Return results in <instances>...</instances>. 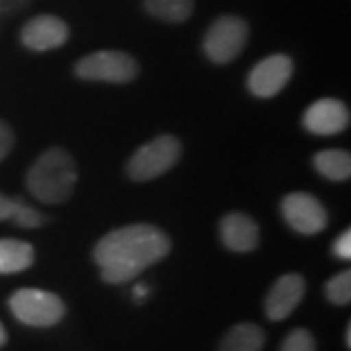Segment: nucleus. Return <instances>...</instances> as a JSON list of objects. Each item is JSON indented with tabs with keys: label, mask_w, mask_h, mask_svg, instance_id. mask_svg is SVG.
I'll return each mask as SVG.
<instances>
[{
	"label": "nucleus",
	"mask_w": 351,
	"mask_h": 351,
	"mask_svg": "<svg viewBox=\"0 0 351 351\" xmlns=\"http://www.w3.org/2000/svg\"><path fill=\"white\" fill-rule=\"evenodd\" d=\"M314 168L316 172L332 180V182H343L351 176V156L348 151L339 149H328V151L318 152L314 156Z\"/></svg>",
	"instance_id": "obj_15"
},
{
	"label": "nucleus",
	"mask_w": 351,
	"mask_h": 351,
	"mask_svg": "<svg viewBox=\"0 0 351 351\" xmlns=\"http://www.w3.org/2000/svg\"><path fill=\"white\" fill-rule=\"evenodd\" d=\"M14 133L12 129L8 127V123H4L2 119H0V160H4L10 151L14 149Z\"/></svg>",
	"instance_id": "obj_21"
},
{
	"label": "nucleus",
	"mask_w": 351,
	"mask_h": 351,
	"mask_svg": "<svg viewBox=\"0 0 351 351\" xmlns=\"http://www.w3.org/2000/svg\"><path fill=\"white\" fill-rule=\"evenodd\" d=\"M279 351H316L313 334L304 328H297L293 332H289V336L283 341Z\"/></svg>",
	"instance_id": "obj_19"
},
{
	"label": "nucleus",
	"mask_w": 351,
	"mask_h": 351,
	"mask_svg": "<svg viewBox=\"0 0 351 351\" xmlns=\"http://www.w3.org/2000/svg\"><path fill=\"white\" fill-rule=\"evenodd\" d=\"M324 293H326V299L332 304H338V306H346L351 301V271H339L338 276H334L326 285H324Z\"/></svg>",
	"instance_id": "obj_17"
},
{
	"label": "nucleus",
	"mask_w": 351,
	"mask_h": 351,
	"mask_svg": "<svg viewBox=\"0 0 351 351\" xmlns=\"http://www.w3.org/2000/svg\"><path fill=\"white\" fill-rule=\"evenodd\" d=\"M8 306L12 311L14 318L25 326H55L64 316V302L61 301V297L43 289H18L10 297Z\"/></svg>",
	"instance_id": "obj_3"
},
{
	"label": "nucleus",
	"mask_w": 351,
	"mask_h": 351,
	"mask_svg": "<svg viewBox=\"0 0 351 351\" xmlns=\"http://www.w3.org/2000/svg\"><path fill=\"white\" fill-rule=\"evenodd\" d=\"M29 0H0V12L10 14L16 10H22Z\"/></svg>",
	"instance_id": "obj_23"
},
{
	"label": "nucleus",
	"mask_w": 351,
	"mask_h": 351,
	"mask_svg": "<svg viewBox=\"0 0 351 351\" xmlns=\"http://www.w3.org/2000/svg\"><path fill=\"white\" fill-rule=\"evenodd\" d=\"M281 215L293 230L301 234H318L328 225L324 205L311 193L293 191L281 203Z\"/></svg>",
	"instance_id": "obj_7"
},
{
	"label": "nucleus",
	"mask_w": 351,
	"mask_h": 351,
	"mask_svg": "<svg viewBox=\"0 0 351 351\" xmlns=\"http://www.w3.org/2000/svg\"><path fill=\"white\" fill-rule=\"evenodd\" d=\"M346 346L351 348V324H348V330H346Z\"/></svg>",
	"instance_id": "obj_26"
},
{
	"label": "nucleus",
	"mask_w": 351,
	"mask_h": 351,
	"mask_svg": "<svg viewBox=\"0 0 351 351\" xmlns=\"http://www.w3.org/2000/svg\"><path fill=\"white\" fill-rule=\"evenodd\" d=\"M304 293H306L304 277L299 276V274L281 276L265 297V302H263L265 316L274 322L285 320L301 304Z\"/></svg>",
	"instance_id": "obj_9"
},
{
	"label": "nucleus",
	"mask_w": 351,
	"mask_h": 351,
	"mask_svg": "<svg viewBox=\"0 0 351 351\" xmlns=\"http://www.w3.org/2000/svg\"><path fill=\"white\" fill-rule=\"evenodd\" d=\"M265 343V334L258 324L240 322L226 332L219 346V351H262Z\"/></svg>",
	"instance_id": "obj_14"
},
{
	"label": "nucleus",
	"mask_w": 351,
	"mask_h": 351,
	"mask_svg": "<svg viewBox=\"0 0 351 351\" xmlns=\"http://www.w3.org/2000/svg\"><path fill=\"white\" fill-rule=\"evenodd\" d=\"M302 125L313 135H320V137L336 135L350 125V112L343 106V101L336 98H322L314 101L304 112Z\"/></svg>",
	"instance_id": "obj_10"
},
{
	"label": "nucleus",
	"mask_w": 351,
	"mask_h": 351,
	"mask_svg": "<svg viewBox=\"0 0 351 351\" xmlns=\"http://www.w3.org/2000/svg\"><path fill=\"white\" fill-rule=\"evenodd\" d=\"M182 156V143L172 135H160L138 147L127 162V174L135 182H149L172 170Z\"/></svg>",
	"instance_id": "obj_4"
},
{
	"label": "nucleus",
	"mask_w": 351,
	"mask_h": 351,
	"mask_svg": "<svg viewBox=\"0 0 351 351\" xmlns=\"http://www.w3.org/2000/svg\"><path fill=\"white\" fill-rule=\"evenodd\" d=\"M6 339H8V334H6V328L2 326V322H0V348L6 343Z\"/></svg>",
	"instance_id": "obj_25"
},
{
	"label": "nucleus",
	"mask_w": 351,
	"mask_h": 351,
	"mask_svg": "<svg viewBox=\"0 0 351 351\" xmlns=\"http://www.w3.org/2000/svg\"><path fill=\"white\" fill-rule=\"evenodd\" d=\"M36 252L34 246L24 240L0 239V274L10 276L20 274L34 265Z\"/></svg>",
	"instance_id": "obj_13"
},
{
	"label": "nucleus",
	"mask_w": 351,
	"mask_h": 351,
	"mask_svg": "<svg viewBox=\"0 0 351 351\" xmlns=\"http://www.w3.org/2000/svg\"><path fill=\"white\" fill-rule=\"evenodd\" d=\"M250 36L248 24L239 16H221L209 25L203 38L205 55L217 64L234 61L246 47Z\"/></svg>",
	"instance_id": "obj_5"
},
{
	"label": "nucleus",
	"mask_w": 351,
	"mask_h": 351,
	"mask_svg": "<svg viewBox=\"0 0 351 351\" xmlns=\"http://www.w3.org/2000/svg\"><path fill=\"white\" fill-rule=\"evenodd\" d=\"M76 180H78V172L73 156L64 149L53 147L32 164L25 184L36 199L55 205V203H63L73 195Z\"/></svg>",
	"instance_id": "obj_2"
},
{
	"label": "nucleus",
	"mask_w": 351,
	"mask_h": 351,
	"mask_svg": "<svg viewBox=\"0 0 351 351\" xmlns=\"http://www.w3.org/2000/svg\"><path fill=\"white\" fill-rule=\"evenodd\" d=\"M14 209H16V199L4 195L0 191V221H6V219H12Z\"/></svg>",
	"instance_id": "obj_22"
},
{
	"label": "nucleus",
	"mask_w": 351,
	"mask_h": 351,
	"mask_svg": "<svg viewBox=\"0 0 351 351\" xmlns=\"http://www.w3.org/2000/svg\"><path fill=\"white\" fill-rule=\"evenodd\" d=\"M291 76H293L291 57L283 53L269 55L250 71L248 88L258 98H271L285 88Z\"/></svg>",
	"instance_id": "obj_8"
},
{
	"label": "nucleus",
	"mask_w": 351,
	"mask_h": 351,
	"mask_svg": "<svg viewBox=\"0 0 351 351\" xmlns=\"http://www.w3.org/2000/svg\"><path fill=\"white\" fill-rule=\"evenodd\" d=\"M138 73L137 61L123 51H96L76 63V75L84 80L125 84Z\"/></svg>",
	"instance_id": "obj_6"
},
{
	"label": "nucleus",
	"mask_w": 351,
	"mask_h": 351,
	"mask_svg": "<svg viewBox=\"0 0 351 351\" xmlns=\"http://www.w3.org/2000/svg\"><path fill=\"white\" fill-rule=\"evenodd\" d=\"M22 43L32 51H51L66 43L69 27L57 16H36L22 27Z\"/></svg>",
	"instance_id": "obj_11"
},
{
	"label": "nucleus",
	"mask_w": 351,
	"mask_h": 351,
	"mask_svg": "<svg viewBox=\"0 0 351 351\" xmlns=\"http://www.w3.org/2000/svg\"><path fill=\"white\" fill-rule=\"evenodd\" d=\"M133 295H135L137 301H143V299L149 295V287H147V285H137V287L133 289Z\"/></svg>",
	"instance_id": "obj_24"
},
{
	"label": "nucleus",
	"mask_w": 351,
	"mask_h": 351,
	"mask_svg": "<svg viewBox=\"0 0 351 351\" xmlns=\"http://www.w3.org/2000/svg\"><path fill=\"white\" fill-rule=\"evenodd\" d=\"M221 240L228 250L252 252L260 244V226L250 215L232 211L221 221Z\"/></svg>",
	"instance_id": "obj_12"
},
{
	"label": "nucleus",
	"mask_w": 351,
	"mask_h": 351,
	"mask_svg": "<svg viewBox=\"0 0 351 351\" xmlns=\"http://www.w3.org/2000/svg\"><path fill=\"white\" fill-rule=\"evenodd\" d=\"M170 239L158 226L138 223L108 232L94 248V262L98 263L101 279L112 285H121L162 262L170 254Z\"/></svg>",
	"instance_id": "obj_1"
},
{
	"label": "nucleus",
	"mask_w": 351,
	"mask_h": 351,
	"mask_svg": "<svg viewBox=\"0 0 351 351\" xmlns=\"http://www.w3.org/2000/svg\"><path fill=\"white\" fill-rule=\"evenodd\" d=\"M332 252L338 260H346V262L351 260V230H346L339 234L332 246Z\"/></svg>",
	"instance_id": "obj_20"
},
{
	"label": "nucleus",
	"mask_w": 351,
	"mask_h": 351,
	"mask_svg": "<svg viewBox=\"0 0 351 351\" xmlns=\"http://www.w3.org/2000/svg\"><path fill=\"white\" fill-rule=\"evenodd\" d=\"M145 10L162 22L182 24L193 14V0H145Z\"/></svg>",
	"instance_id": "obj_16"
},
{
	"label": "nucleus",
	"mask_w": 351,
	"mask_h": 351,
	"mask_svg": "<svg viewBox=\"0 0 351 351\" xmlns=\"http://www.w3.org/2000/svg\"><path fill=\"white\" fill-rule=\"evenodd\" d=\"M18 226L22 228H38V226L43 225V215L39 213L38 209H34L32 205H25L24 201L16 199V209H14L12 219Z\"/></svg>",
	"instance_id": "obj_18"
}]
</instances>
